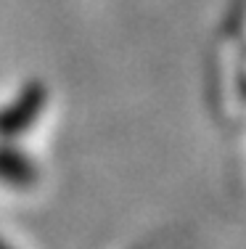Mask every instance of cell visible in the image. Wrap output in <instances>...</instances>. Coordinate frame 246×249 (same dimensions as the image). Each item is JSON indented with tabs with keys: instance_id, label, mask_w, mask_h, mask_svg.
<instances>
[]
</instances>
